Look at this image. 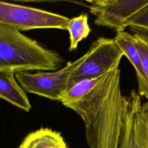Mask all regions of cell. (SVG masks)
Instances as JSON below:
<instances>
[{"label": "cell", "instance_id": "8", "mask_svg": "<svg viewBox=\"0 0 148 148\" xmlns=\"http://www.w3.org/2000/svg\"><path fill=\"white\" fill-rule=\"evenodd\" d=\"M114 39L135 71L138 93L148 100V77L145 71L143 64L135 45V36L127 32L116 33Z\"/></svg>", "mask_w": 148, "mask_h": 148}, {"label": "cell", "instance_id": "14", "mask_svg": "<svg viewBox=\"0 0 148 148\" xmlns=\"http://www.w3.org/2000/svg\"><path fill=\"white\" fill-rule=\"evenodd\" d=\"M130 29L134 35H136L148 41V28L138 27H130Z\"/></svg>", "mask_w": 148, "mask_h": 148}, {"label": "cell", "instance_id": "3", "mask_svg": "<svg viewBox=\"0 0 148 148\" xmlns=\"http://www.w3.org/2000/svg\"><path fill=\"white\" fill-rule=\"evenodd\" d=\"M89 54L88 50L73 62L61 69L50 72L15 73V76L24 91L53 101H61L69 87L78 69Z\"/></svg>", "mask_w": 148, "mask_h": 148}, {"label": "cell", "instance_id": "13", "mask_svg": "<svg viewBox=\"0 0 148 148\" xmlns=\"http://www.w3.org/2000/svg\"><path fill=\"white\" fill-rule=\"evenodd\" d=\"M134 35L135 36L136 46L140 56L145 71L148 77V41L136 35Z\"/></svg>", "mask_w": 148, "mask_h": 148}, {"label": "cell", "instance_id": "5", "mask_svg": "<svg viewBox=\"0 0 148 148\" xmlns=\"http://www.w3.org/2000/svg\"><path fill=\"white\" fill-rule=\"evenodd\" d=\"M89 54L74 75L69 86L84 79L95 78L118 68L124 54L114 38L100 37L88 49Z\"/></svg>", "mask_w": 148, "mask_h": 148}, {"label": "cell", "instance_id": "2", "mask_svg": "<svg viewBox=\"0 0 148 148\" xmlns=\"http://www.w3.org/2000/svg\"><path fill=\"white\" fill-rule=\"evenodd\" d=\"M64 60L20 31L0 24V70L17 72L57 71Z\"/></svg>", "mask_w": 148, "mask_h": 148}, {"label": "cell", "instance_id": "9", "mask_svg": "<svg viewBox=\"0 0 148 148\" xmlns=\"http://www.w3.org/2000/svg\"><path fill=\"white\" fill-rule=\"evenodd\" d=\"M0 98L27 112L32 108L25 91L12 71L0 70Z\"/></svg>", "mask_w": 148, "mask_h": 148}, {"label": "cell", "instance_id": "11", "mask_svg": "<svg viewBox=\"0 0 148 148\" xmlns=\"http://www.w3.org/2000/svg\"><path fill=\"white\" fill-rule=\"evenodd\" d=\"M88 20V15L83 13L69 19L66 27L69 35V51L76 50L79 42L89 35L91 28Z\"/></svg>", "mask_w": 148, "mask_h": 148}, {"label": "cell", "instance_id": "12", "mask_svg": "<svg viewBox=\"0 0 148 148\" xmlns=\"http://www.w3.org/2000/svg\"><path fill=\"white\" fill-rule=\"evenodd\" d=\"M127 27H138L148 28V5L142 8L127 22Z\"/></svg>", "mask_w": 148, "mask_h": 148}, {"label": "cell", "instance_id": "10", "mask_svg": "<svg viewBox=\"0 0 148 148\" xmlns=\"http://www.w3.org/2000/svg\"><path fill=\"white\" fill-rule=\"evenodd\" d=\"M19 148H68L61 134L49 128H41L28 134Z\"/></svg>", "mask_w": 148, "mask_h": 148}, {"label": "cell", "instance_id": "4", "mask_svg": "<svg viewBox=\"0 0 148 148\" xmlns=\"http://www.w3.org/2000/svg\"><path fill=\"white\" fill-rule=\"evenodd\" d=\"M69 18L45 10L1 1L0 24L20 31L35 29H66Z\"/></svg>", "mask_w": 148, "mask_h": 148}, {"label": "cell", "instance_id": "7", "mask_svg": "<svg viewBox=\"0 0 148 148\" xmlns=\"http://www.w3.org/2000/svg\"><path fill=\"white\" fill-rule=\"evenodd\" d=\"M119 148H148V102L142 103L140 95L132 90Z\"/></svg>", "mask_w": 148, "mask_h": 148}, {"label": "cell", "instance_id": "1", "mask_svg": "<svg viewBox=\"0 0 148 148\" xmlns=\"http://www.w3.org/2000/svg\"><path fill=\"white\" fill-rule=\"evenodd\" d=\"M120 76L119 68L110 71L88 92L63 105L83 120L90 148H119L128 103Z\"/></svg>", "mask_w": 148, "mask_h": 148}, {"label": "cell", "instance_id": "6", "mask_svg": "<svg viewBox=\"0 0 148 148\" xmlns=\"http://www.w3.org/2000/svg\"><path fill=\"white\" fill-rule=\"evenodd\" d=\"M94 23L117 32L124 31L128 21L148 5V0H96L89 2Z\"/></svg>", "mask_w": 148, "mask_h": 148}]
</instances>
